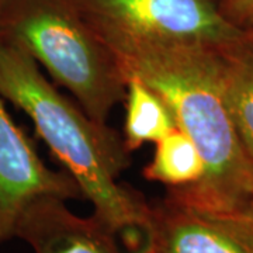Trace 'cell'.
I'll return each instance as SVG.
<instances>
[{
    "instance_id": "7a4b0ae2",
    "label": "cell",
    "mask_w": 253,
    "mask_h": 253,
    "mask_svg": "<svg viewBox=\"0 0 253 253\" xmlns=\"http://www.w3.org/2000/svg\"><path fill=\"white\" fill-rule=\"evenodd\" d=\"M0 96L24 111L55 158L89 200L94 214L116 234H144L149 204L118 183L129 165L116 131L72 104L20 48L0 41Z\"/></svg>"
},
{
    "instance_id": "30bf717a",
    "label": "cell",
    "mask_w": 253,
    "mask_h": 253,
    "mask_svg": "<svg viewBox=\"0 0 253 253\" xmlns=\"http://www.w3.org/2000/svg\"><path fill=\"white\" fill-rule=\"evenodd\" d=\"M154 158L144 168L146 180L170 189L197 184L204 176V162L196 144L177 126L156 142Z\"/></svg>"
},
{
    "instance_id": "8fae6325",
    "label": "cell",
    "mask_w": 253,
    "mask_h": 253,
    "mask_svg": "<svg viewBox=\"0 0 253 253\" xmlns=\"http://www.w3.org/2000/svg\"><path fill=\"white\" fill-rule=\"evenodd\" d=\"M221 11L239 27H253V0H225Z\"/></svg>"
},
{
    "instance_id": "ba28073f",
    "label": "cell",
    "mask_w": 253,
    "mask_h": 253,
    "mask_svg": "<svg viewBox=\"0 0 253 253\" xmlns=\"http://www.w3.org/2000/svg\"><path fill=\"white\" fill-rule=\"evenodd\" d=\"M251 31V30H249ZM228 107L248 154L253 155V33L219 46Z\"/></svg>"
},
{
    "instance_id": "7c38bea8",
    "label": "cell",
    "mask_w": 253,
    "mask_h": 253,
    "mask_svg": "<svg viewBox=\"0 0 253 253\" xmlns=\"http://www.w3.org/2000/svg\"><path fill=\"white\" fill-rule=\"evenodd\" d=\"M135 253H155V251L149 246V245L146 244V242H144V245H142Z\"/></svg>"
},
{
    "instance_id": "8992f818",
    "label": "cell",
    "mask_w": 253,
    "mask_h": 253,
    "mask_svg": "<svg viewBox=\"0 0 253 253\" xmlns=\"http://www.w3.org/2000/svg\"><path fill=\"white\" fill-rule=\"evenodd\" d=\"M44 196L83 199L66 172L51 170L16 126L0 96V245L16 238V228L31 203Z\"/></svg>"
},
{
    "instance_id": "9c48e42d",
    "label": "cell",
    "mask_w": 253,
    "mask_h": 253,
    "mask_svg": "<svg viewBox=\"0 0 253 253\" xmlns=\"http://www.w3.org/2000/svg\"><path fill=\"white\" fill-rule=\"evenodd\" d=\"M126 120L123 144L134 152L145 144H156L176 128L162 97L134 75H126Z\"/></svg>"
},
{
    "instance_id": "4fadbf2b",
    "label": "cell",
    "mask_w": 253,
    "mask_h": 253,
    "mask_svg": "<svg viewBox=\"0 0 253 253\" xmlns=\"http://www.w3.org/2000/svg\"><path fill=\"white\" fill-rule=\"evenodd\" d=\"M249 30H251V31H252V33H253V27H252V28H249Z\"/></svg>"
},
{
    "instance_id": "5b68a950",
    "label": "cell",
    "mask_w": 253,
    "mask_h": 253,
    "mask_svg": "<svg viewBox=\"0 0 253 253\" xmlns=\"http://www.w3.org/2000/svg\"><path fill=\"white\" fill-rule=\"evenodd\" d=\"M144 236L155 253H253V203L203 207L166 193L149 204Z\"/></svg>"
},
{
    "instance_id": "277c9868",
    "label": "cell",
    "mask_w": 253,
    "mask_h": 253,
    "mask_svg": "<svg viewBox=\"0 0 253 253\" xmlns=\"http://www.w3.org/2000/svg\"><path fill=\"white\" fill-rule=\"evenodd\" d=\"M97 36L151 42L224 46L251 31L211 0H75Z\"/></svg>"
},
{
    "instance_id": "3957f363",
    "label": "cell",
    "mask_w": 253,
    "mask_h": 253,
    "mask_svg": "<svg viewBox=\"0 0 253 253\" xmlns=\"http://www.w3.org/2000/svg\"><path fill=\"white\" fill-rule=\"evenodd\" d=\"M0 41L28 54L96 123L126 99V76L75 0H0Z\"/></svg>"
},
{
    "instance_id": "6da1fadb",
    "label": "cell",
    "mask_w": 253,
    "mask_h": 253,
    "mask_svg": "<svg viewBox=\"0 0 253 253\" xmlns=\"http://www.w3.org/2000/svg\"><path fill=\"white\" fill-rule=\"evenodd\" d=\"M99 37L124 76L139 78L162 97L176 126L201 155L203 179L190 187L168 190V194L212 208L253 203V161L226 103L219 46Z\"/></svg>"
},
{
    "instance_id": "5bb4252c",
    "label": "cell",
    "mask_w": 253,
    "mask_h": 253,
    "mask_svg": "<svg viewBox=\"0 0 253 253\" xmlns=\"http://www.w3.org/2000/svg\"><path fill=\"white\" fill-rule=\"evenodd\" d=\"M251 158H252V161H253V155H252V156H251Z\"/></svg>"
},
{
    "instance_id": "52a82bcc",
    "label": "cell",
    "mask_w": 253,
    "mask_h": 253,
    "mask_svg": "<svg viewBox=\"0 0 253 253\" xmlns=\"http://www.w3.org/2000/svg\"><path fill=\"white\" fill-rule=\"evenodd\" d=\"M116 235L96 215L79 217L54 196L31 203L16 228V238L34 253H123Z\"/></svg>"
}]
</instances>
